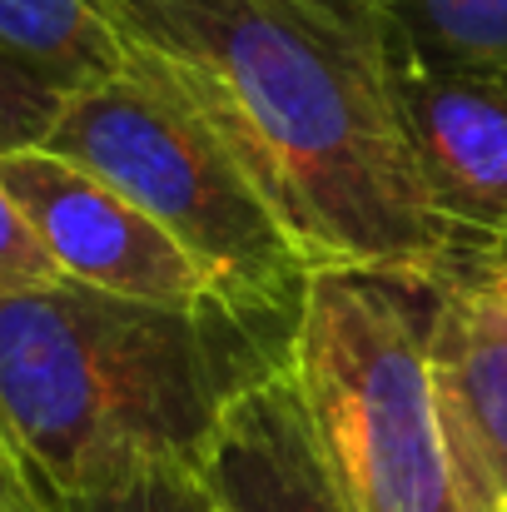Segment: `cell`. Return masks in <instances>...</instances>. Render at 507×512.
Returning <instances> with one entry per match:
<instances>
[{
	"label": "cell",
	"instance_id": "cell-1",
	"mask_svg": "<svg viewBox=\"0 0 507 512\" xmlns=\"http://www.w3.org/2000/svg\"><path fill=\"white\" fill-rule=\"evenodd\" d=\"M324 269H433V209L388 90V0H105Z\"/></svg>",
	"mask_w": 507,
	"mask_h": 512
},
{
	"label": "cell",
	"instance_id": "cell-2",
	"mask_svg": "<svg viewBox=\"0 0 507 512\" xmlns=\"http://www.w3.org/2000/svg\"><path fill=\"white\" fill-rule=\"evenodd\" d=\"M304 304H140L85 284L0 289V438L45 493L199 468L229 408L294 368Z\"/></svg>",
	"mask_w": 507,
	"mask_h": 512
},
{
	"label": "cell",
	"instance_id": "cell-3",
	"mask_svg": "<svg viewBox=\"0 0 507 512\" xmlns=\"http://www.w3.org/2000/svg\"><path fill=\"white\" fill-rule=\"evenodd\" d=\"M294 383L348 512H488L438 408L418 274H314Z\"/></svg>",
	"mask_w": 507,
	"mask_h": 512
},
{
	"label": "cell",
	"instance_id": "cell-4",
	"mask_svg": "<svg viewBox=\"0 0 507 512\" xmlns=\"http://www.w3.org/2000/svg\"><path fill=\"white\" fill-rule=\"evenodd\" d=\"M145 209L229 294L249 304H304L314 264L214 125L130 55V65L65 100L40 145Z\"/></svg>",
	"mask_w": 507,
	"mask_h": 512
},
{
	"label": "cell",
	"instance_id": "cell-5",
	"mask_svg": "<svg viewBox=\"0 0 507 512\" xmlns=\"http://www.w3.org/2000/svg\"><path fill=\"white\" fill-rule=\"evenodd\" d=\"M0 184L30 219L65 284L169 309L229 299L145 209L90 170L50 150H20L0 160Z\"/></svg>",
	"mask_w": 507,
	"mask_h": 512
},
{
	"label": "cell",
	"instance_id": "cell-6",
	"mask_svg": "<svg viewBox=\"0 0 507 512\" xmlns=\"http://www.w3.org/2000/svg\"><path fill=\"white\" fill-rule=\"evenodd\" d=\"M388 90L403 145L453 244L507 219V65L418 50L388 20Z\"/></svg>",
	"mask_w": 507,
	"mask_h": 512
},
{
	"label": "cell",
	"instance_id": "cell-7",
	"mask_svg": "<svg viewBox=\"0 0 507 512\" xmlns=\"http://www.w3.org/2000/svg\"><path fill=\"white\" fill-rule=\"evenodd\" d=\"M428 363L458 463L488 512H507V284L468 264L418 269Z\"/></svg>",
	"mask_w": 507,
	"mask_h": 512
},
{
	"label": "cell",
	"instance_id": "cell-8",
	"mask_svg": "<svg viewBox=\"0 0 507 512\" xmlns=\"http://www.w3.org/2000/svg\"><path fill=\"white\" fill-rule=\"evenodd\" d=\"M199 473L224 512H348L324 468L294 368L229 408Z\"/></svg>",
	"mask_w": 507,
	"mask_h": 512
},
{
	"label": "cell",
	"instance_id": "cell-9",
	"mask_svg": "<svg viewBox=\"0 0 507 512\" xmlns=\"http://www.w3.org/2000/svg\"><path fill=\"white\" fill-rule=\"evenodd\" d=\"M0 50L65 100L130 65L105 0H0Z\"/></svg>",
	"mask_w": 507,
	"mask_h": 512
},
{
	"label": "cell",
	"instance_id": "cell-10",
	"mask_svg": "<svg viewBox=\"0 0 507 512\" xmlns=\"http://www.w3.org/2000/svg\"><path fill=\"white\" fill-rule=\"evenodd\" d=\"M388 20L428 55L507 65V0H388Z\"/></svg>",
	"mask_w": 507,
	"mask_h": 512
},
{
	"label": "cell",
	"instance_id": "cell-11",
	"mask_svg": "<svg viewBox=\"0 0 507 512\" xmlns=\"http://www.w3.org/2000/svg\"><path fill=\"white\" fill-rule=\"evenodd\" d=\"M55 512H224L214 488L189 463H155L95 493H45Z\"/></svg>",
	"mask_w": 507,
	"mask_h": 512
},
{
	"label": "cell",
	"instance_id": "cell-12",
	"mask_svg": "<svg viewBox=\"0 0 507 512\" xmlns=\"http://www.w3.org/2000/svg\"><path fill=\"white\" fill-rule=\"evenodd\" d=\"M65 110V95H55L40 75H30L20 60L0 50V160L20 150H40Z\"/></svg>",
	"mask_w": 507,
	"mask_h": 512
},
{
	"label": "cell",
	"instance_id": "cell-13",
	"mask_svg": "<svg viewBox=\"0 0 507 512\" xmlns=\"http://www.w3.org/2000/svg\"><path fill=\"white\" fill-rule=\"evenodd\" d=\"M45 284H65V274L55 269L30 219L0 184V289H45Z\"/></svg>",
	"mask_w": 507,
	"mask_h": 512
},
{
	"label": "cell",
	"instance_id": "cell-14",
	"mask_svg": "<svg viewBox=\"0 0 507 512\" xmlns=\"http://www.w3.org/2000/svg\"><path fill=\"white\" fill-rule=\"evenodd\" d=\"M0 512H55L35 473L20 463V453L0 438Z\"/></svg>",
	"mask_w": 507,
	"mask_h": 512
},
{
	"label": "cell",
	"instance_id": "cell-15",
	"mask_svg": "<svg viewBox=\"0 0 507 512\" xmlns=\"http://www.w3.org/2000/svg\"><path fill=\"white\" fill-rule=\"evenodd\" d=\"M443 259H448V264H468V269L493 274V279L507 284V219L493 224V229H483V234H473V239H458ZM443 259H438V264H443Z\"/></svg>",
	"mask_w": 507,
	"mask_h": 512
}]
</instances>
